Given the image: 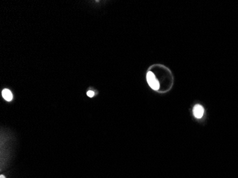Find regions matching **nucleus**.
Listing matches in <instances>:
<instances>
[{
	"mask_svg": "<svg viewBox=\"0 0 238 178\" xmlns=\"http://www.w3.org/2000/svg\"><path fill=\"white\" fill-rule=\"evenodd\" d=\"M147 80L149 86L153 89V90H158L159 87H160V84H159L158 80L156 79L154 73L151 72V71H149V72L148 73Z\"/></svg>",
	"mask_w": 238,
	"mask_h": 178,
	"instance_id": "obj_1",
	"label": "nucleus"
},
{
	"mask_svg": "<svg viewBox=\"0 0 238 178\" xmlns=\"http://www.w3.org/2000/svg\"><path fill=\"white\" fill-rule=\"evenodd\" d=\"M193 114L195 118H201L204 114V109L200 105H196L193 108Z\"/></svg>",
	"mask_w": 238,
	"mask_h": 178,
	"instance_id": "obj_2",
	"label": "nucleus"
},
{
	"mask_svg": "<svg viewBox=\"0 0 238 178\" xmlns=\"http://www.w3.org/2000/svg\"><path fill=\"white\" fill-rule=\"evenodd\" d=\"M2 97L7 101H11L13 98L12 93L9 89H4L2 91Z\"/></svg>",
	"mask_w": 238,
	"mask_h": 178,
	"instance_id": "obj_3",
	"label": "nucleus"
},
{
	"mask_svg": "<svg viewBox=\"0 0 238 178\" xmlns=\"http://www.w3.org/2000/svg\"><path fill=\"white\" fill-rule=\"evenodd\" d=\"M87 95H88L89 97L92 98L93 95H94V92H93V91H88V92H87Z\"/></svg>",
	"mask_w": 238,
	"mask_h": 178,
	"instance_id": "obj_4",
	"label": "nucleus"
},
{
	"mask_svg": "<svg viewBox=\"0 0 238 178\" xmlns=\"http://www.w3.org/2000/svg\"><path fill=\"white\" fill-rule=\"evenodd\" d=\"M0 178H5V177H4V175H2L1 176H0Z\"/></svg>",
	"mask_w": 238,
	"mask_h": 178,
	"instance_id": "obj_5",
	"label": "nucleus"
}]
</instances>
